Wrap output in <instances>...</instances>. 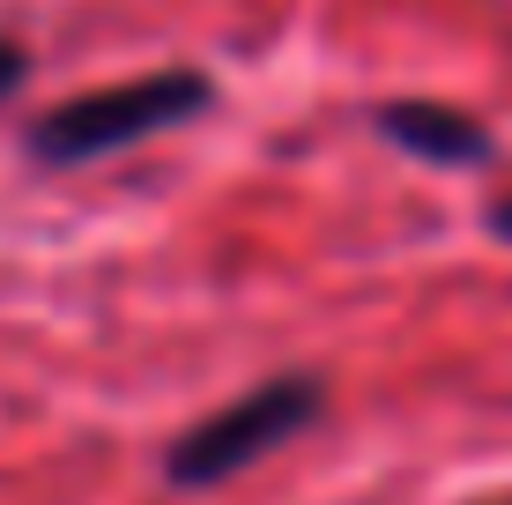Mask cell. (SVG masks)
<instances>
[{
  "label": "cell",
  "mask_w": 512,
  "mask_h": 505,
  "mask_svg": "<svg viewBox=\"0 0 512 505\" xmlns=\"http://www.w3.org/2000/svg\"><path fill=\"white\" fill-rule=\"evenodd\" d=\"M208 104H216V90H208L201 67H164V75H134V82H112V90H82L67 104H52L23 142L38 164H90V156L149 142L164 127H186Z\"/></svg>",
  "instance_id": "6da1fadb"
},
{
  "label": "cell",
  "mask_w": 512,
  "mask_h": 505,
  "mask_svg": "<svg viewBox=\"0 0 512 505\" xmlns=\"http://www.w3.org/2000/svg\"><path fill=\"white\" fill-rule=\"evenodd\" d=\"M379 134L386 142H401V149H416L423 164H490V127L483 119H468L461 104H379Z\"/></svg>",
  "instance_id": "3957f363"
},
{
  "label": "cell",
  "mask_w": 512,
  "mask_h": 505,
  "mask_svg": "<svg viewBox=\"0 0 512 505\" xmlns=\"http://www.w3.org/2000/svg\"><path fill=\"white\" fill-rule=\"evenodd\" d=\"M320 402H327V387H320V379H305V372L268 379V387H253L245 402L201 416V424L171 446L164 476L179 483V491H208V483H223V476H245V468L268 461L282 439H297V431L320 416Z\"/></svg>",
  "instance_id": "7a4b0ae2"
},
{
  "label": "cell",
  "mask_w": 512,
  "mask_h": 505,
  "mask_svg": "<svg viewBox=\"0 0 512 505\" xmlns=\"http://www.w3.org/2000/svg\"><path fill=\"white\" fill-rule=\"evenodd\" d=\"M23 75H30V60H23L15 45H0V97H8V90H23Z\"/></svg>",
  "instance_id": "277c9868"
}]
</instances>
